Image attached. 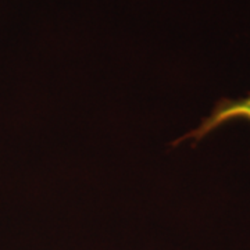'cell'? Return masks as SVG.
Instances as JSON below:
<instances>
[{"label":"cell","instance_id":"6da1fadb","mask_svg":"<svg viewBox=\"0 0 250 250\" xmlns=\"http://www.w3.org/2000/svg\"><path fill=\"white\" fill-rule=\"evenodd\" d=\"M236 118H242L250 123V95L243 99H236V100H221L220 103L215 104L211 114L205 118L195 131L181 138V141L188 139V138L200 139L208 132H211L213 129L218 128L220 125L236 120Z\"/></svg>","mask_w":250,"mask_h":250}]
</instances>
